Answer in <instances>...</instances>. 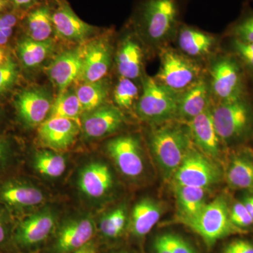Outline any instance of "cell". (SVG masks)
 <instances>
[{"label": "cell", "mask_w": 253, "mask_h": 253, "mask_svg": "<svg viewBox=\"0 0 253 253\" xmlns=\"http://www.w3.org/2000/svg\"><path fill=\"white\" fill-rule=\"evenodd\" d=\"M161 215V207L151 199H144L134 206L131 213V228L134 235L144 236L156 225Z\"/></svg>", "instance_id": "28"}, {"label": "cell", "mask_w": 253, "mask_h": 253, "mask_svg": "<svg viewBox=\"0 0 253 253\" xmlns=\"http://www.w3.org/2000/svg\"><path fill=\"white\" fill-rule=\"evenodd\" d=\"M137 86L128 78L121 77L114 90L115 102L120 107L129 109L137 98Z\"/></svg>", "instance_id": "35"}, {"label": "cell", "mask_w": 253, "mask_h": 253, "mask_svg": "<svg viewBox=\"0 0 253 253\" xmlns=\"http://www.w3.org/2000/svg\"><path fill=\"white\" fill-rule=\"evenodd\" d=\"M9 56V55L6 54L5 50L3 49V48L0 47V66L4 64V63L7 61Z\"/></svg>", "instance_id": "48"}, {"label": "cell", "mask_w": 253, "mask_h": 253, "mask_svg": "<svg viewBox=\"0 0 253 253\" xmlns=\"http://www.w3.org/2000/svg\"><path fill=\"white\" fill-rule=\"evenodd\" d=\"M230 218L233 224L246 232L253 226V219L241 200L235 201L229 205Z\"/></svg>", "instance_id": "37"}, {"label": "cell", "mask_w": 253, "mask_h": 253, "mask_svg": "<svg viewBox=\"0 0 253 253\" xmlns=\"http://www.w3.org/2000/svg\"><path fill=\"white\" fill-rule=\"evenodd\" d=\"M178 44L183 53L190 57H202L211 52L216 39L197 28L183 26L178 35Z\"/></svg>", "instance_id": "23"}, {"label": "cell", "mask_w": 253, "mask_h": 253, "mask_svg": "<svg viewBox=\"0 0 253 253\" xmlns=\"http://www.w3.org/2000/svg\"><path fill=\"white\" fill-rule=\"evenodd\" d=\"M53 49L54 43L51 40L36 41L28 37L21 39L16 46L18 59L23 67L27 69L40 66L52 52Z\"/></svg>", "instance_id": "27"}, {"label": "cell", "mask_w": 253, "mask_h": 253, "mask_svg": "<svg viewBox=\"0 0 253 253\" xmlns=\"http://www.w3.org/2000/svg\"><path fill=\"white\" fill-rule=\"evenodd\" d=\"M142 84V94L136 104L139 117L158 124L177 118L179 94L169 90L149 76H145Z\"/></svg>", "instance_id": "5"}, {"label": "cell", "mask_w": 253, "mask_h": 253, "mask_svg": "<svg viewBox=\"0 0 253 253\" xmlns=\"http://www.w3.org/2000/svg\"><path fill=\"white\" fill-rule=\"evenodd\" d=\"M7 225L2 214L0 212V244H4L7 239Z\"/></svg>", "instance_id": "45"}, {"label": "cell", "mask_w": 253, "mask_h": 253, "mask_svg": "<svg viewBox=\"0 0 253 253\" xmlns=\"http://www.w3.org/2000/svg\"><path fill=\"white\" fill-rule=\"evenodd\" d=\"M229 205L226 196H219L206 204L195 217L182 223L201 236L208 246L227 236L247 234L233 224Z\"/></svg>", "instance_id": "4"}, {"label": "cell", "mask_w": 253, "mask_h": 253, "mask_svg": "<svg viewBox=\"0 0 253 253\" xmlns=\"http://www.w3.org/2000/svg\"><path fill=\"white\" fill-rule=\"evenodd\" d=\"M76 91L83 112H89L103 104L109 95V84L102 79L94 83H84Z\"/></svg>", "instance_id": "29"}, {"label": "cell", "mask_w": 253, "mask_h": 253, "mask_svg": "<svg viewBox=\"0 0 253 253\" xmlns=\"http://www.w3.org/2000/svg\"><path fill=\"white\" fill-rule=\"evenodd\" d=\"M16 11H27L38 4L41 0H6Z\"/></svg>", "instance_id": "42"}, {"label": "cell", "mask_w": 253, "mask_h": 253, "mask_svg": "<svg viewBox=\"0 0 253 253\" xmlns=\"http://www.w3.org/2000/svg\"><path fill=\"white\" fill-rule=\"evenodd\" d=\"M210 94L207 83L199 79L191 87L179 94L177 118L189 122L209 109Z\"/></svg>", "instance_id": "21"}, {"label": "cell", "mask_w": 253, "mask_h": 253, "mask_svg": "<svg viewBox=\"0 0 253 253\" xmlns=\"http://www.w3.org/2000/svg\"><path fill=\"white\" fill-rule=\"evenodd\" d=\"M126 222V212L123 208H118L102 218L100 230L106 237L116 238L123 232Z\"/></svg>", "instance_id": "33"}, {"label": "cell", "mask_w": 253, "mask_h": 253, "mask_svg": "<svg viewBox=\"0 0 253 253\" xmlns=\"http://www.w3.org/2000/svg\"><path fill=\"white\" fill-rule=\"evenodd\" d=\"M94 224L89 218L70 221L58 234L56 249L59 253H73L90 242L94 234Z\"/></svg>", "instance_id": "20"}, {"label": "cell", "mask_w": 253, "mask_h": 253, "mask_svg": "<svg viewBox=\"0 0 253 253\" xmlns=\"http://www.w3.org/2000/svg\"><path fill=\"white\" fill-rule=\"evenodd\" d=\"M20 11L16 10L0 13V46L4 45L12 36L20 21Z\"/></svg>", "instance_id": "38"}, {"label": "cell", "mask_w": 253, "mask_h": 253, "mask_svg": "<svg viewBox=\"0 0 253 253\" xmlns=\"http://www.w3.org/2000/svg\"><path fill=\"white\" fill-rule=\"evenodd\" d=\"M51 20L58 36L74 42H83L94 31V27L81 19L67 2L59 1L51 9Z\"/></svg>", "instance_id": "13"}, {"label": "cell", "mask_w": 253, "mask_h": 253, "mask_svg": "<svg viewBox=\"0 0 253 253\" xmlns=\"http://www.w3.org/2000/svg\"><path fill=\"white\" fill-rule=\"evenodd\" d=\"M52 104L48 91L41 88H31L21 91L14 101L20 120L23 124L31 127L44 122Z\"/></svg>", "instance_id": "10"}, {"label": "cell", "mask_w": 253, "mask_h": 253, "mask_svg": "<svg viewBox=\"0 0 253 253\" xmlns=\"http://www.w3.org/2000/svg\"><path fill=\"white\" fill-rule=\"evenodd\" d=\"M34 166L37 170L43 175L57 178L66 170V163L61 155L50 151H41L35 156Z\"/></svg>", "instance_id": "31"}, {"label": "cell", "mask_w": 253, "mask_h": 253, "mask_svg": "<svg viewBox=\"0 0 253 253\" xmlns=\"http://www.w3.org/2000/svg\"><path fill=\"white\" fill-rule=\"evenodd\" d=\"M231 54L241 63L246 74L253 76V43L231 38Z\"/></svg>", "instance_id": "34"}, {"label": "cell", "mask_w": 253, "mask_h": 253, "mask_svg": "<svg viewBox=\"0 0 253 253\" xmlns=\"http://www.w3.org/2000/svg\"><path fill=\"white\" fill-rule=\"evenodd\" d=\"M154 249L156 253H172L168 244L166 234L156 238L154 243Z\"/></svg>", "instance_id": "43"}, {"label": "cell", "mask_w": 253, "mask_h": 253, "mask_svg": "<svg viewBox=\"0 0 253 253\" xmlns=\"http://www.w3.org/2000/svg\"><path fill=\"white\" fill-rule=\"evenodd\" d=\"M241 201L247 208L253 219V191H247V193L243 196Z\"/></svg>", "instance_id": "44"}, {"label": "cell", "mask_w": 253, "mask_h": 253, "mask_svg": "<svg viewBox=\"0 0 253 253\" xmlns=\"http://www.w3.org/2000/svg\"><path fill=\"white\" fill-rule=\"evenodd\" d=\"M18 76L17 63L11 56L0 66V96L7 93L16 84Z\"/></svg>", "instance_id": "36"}, {"label": "cell", "mask_w": 253, "mask_h": 253, "mask_svg": "<svg viewBox=\"0 0 253 253\" xmlns=\"http://www.w3.org/2000/svg\"><path fill=\"white\" fill-rule=\"evenodd\" d=\"M78 123L62 118H50L40 126L38 134L43 144L55 151H65L76 141L81 127Z\"/></svg>", "instance_id": "11"}, {"label": "cell", "mask_w": 253, "mask_h": 253, "mask_svg": "<svg viewBox=\"0 0 253 253\" xmlns=\"http://www.w3.org/2000/svg\"><path fill=\"white\" fill-rule=\"evenodd\" d=\"M23 23L28 38L36 41H46L54 31L51 20V8L49 5L42 4L29 9Z\"/></svg>", "instance_id": "24"}, {"label": "cell", "mask_w": 253, "mask_h": 253, "mask_svg": "<svg viewBox=\"0 0 253 253\" xmlns=\"http://www.w3.org/2000/svg\"><path fill=\"white\" fill-rule=\"evenodd\" d=\"M166 236L172 253H196L190 244L180 236L174 234H166Z\"/></svg>", "instance_id": "40"}, {"label": "cell", "mask_w": 253, "mask_h": 253, "mask_svg": "<svg viewBox=\"0 0 253 253\" xmlns=\"http://www.w3.org/2000/svg\"><path fill=\"white\" fill-rule=\"evenodd\" d=\"M222 174L211 158L191 146L172 177L176 185L208 189L219 183Z\"/></svg>", "instance_id": "8"}, {"label": "cell", "mask_w": 253, "mask_h": 253, "mask_svg": "<svg viewBox=\"0 0 253 253\" xmlns=\"http://www.w3.org/2000/svg\"><path fill=\"white\" fill-rule=\"evenodd\" d=\"M199 66L184 55L168 48L161 54V68L155 79L169 90L181 94L199 80Z\"/></svg>", "instance_id": "7"}, {"label": "cell", "mask_w": 253, "mask_h": 253, "mask_svg": "<svg viewBox=\"0 0 253 253\" xmlns=\"http://www.w3.org/2000/svg\"><path fill=\"white\" fill-rule=\"evenodd\" d=\"M73 253H96V247L91 241Z\"/></svg>", "instance_id": "46"}, {"label": "cell", "mask_w": 253, "mask_h": 253, "mask_svg": "<svg viewBox=\"0 0 253 253\" xmlns=\"http://www.w3.org/2000/svg\"><path fill=\"white\" fill-rule=\"evenodd\" d=\"M211 74V89L219 102L249 96L246 73L232 54L224 55L216 60Z\"/></svg>", "instance_id": "6"}, {"label": "cell", "mask_w": 253, "mask_h": 253, "mask_svg": "<svg viewBox=\"0 0 253 253\" xmlns=\"http://www.w3.org/2000/svg\"><path fill=\"white\" fill-rule=\"evenodd\" d=\"M231 189L250 191L253 190V150L247 146L238 148L231 155L225 172Z\"/></svg>", "instance_id": "16"}, {"label": "cell", "mask_w": 253, "mask_h": 253, "mask_svg": "<svg viewBox=\"0 0 253 253\" xmlns=\"http://www.w3.org/2000/svg\"><path fill=\"white\" fill-rule=\"evenodd\" d=\"M230 38L253 43V9L246 6L241 16L229 28Z\"/></svg>", "instance_id": "32"}, {"label": "cell", "mask_w": 253, "mask_h": 253, "mask_svg": "<svg viewBox=\"0 0 253 253\" xmlns=\"http://www.w3.org/2000/svg\"><path fill=\"white\" fill-rule=\"evenodd\" d=\"M191 139L208 157L218 158L221 141L213 123L211 110L201 113L189 122Z\"/></svg>", "instance_id": "19"}, {"label": "cell", "mask_w": 253, "mask_h": 253, "mask_svg": "<svg viewBox=\"0 0 253 253\" xmlns=\"http://www.w3.org/2000/svg\"><path fill=\"white\" fill-rule=\"evenodd\" d=\"M189 129L166 124L153 131L151 146L155 159L166 177H172L191 147Z\"/></svg>", "instance_id": "3"}, {"label": "cell", "mask_w": 253, "mask_h": 253, "mask_svg": "<svg viewBox=\"0 0 253 253\" xmlns=\"http://www.w3.org/2000/svg\"><path fill=\"white\" fill-rule=\"evenodd\" d=\"M113 185V177L107 166L92 163L84 168L79 178V187L83 194L99 199L107 194Z\"/></svg>", "instance_id": "22"}, {"label": "cell", "mask_w": 253, "mask_h": 253, "mask_svg": "<svg viewBox=\"0 0 253 253\" xmlns=\"http://www.w3.org/2000/svg\"><path fill=\"white\" fill-rule=\"evenodd\" d=\"M11 144L9 139L0 135V169L7 163L11 156Z\"/></svg>", "instance_id": "41"}, {"label": "cell", "mask_w": 253, "mask_h": 253, "mask_svg": "<svg viewBox=\"0 0 253 253\" xmlns=\"http://www.w3.org/2000/svg\"><path fill=\"white\" fill-rule=\"evenodd\" d=\"M111 47L109 42L99 39L89 43L83 52V67L80 78L84 83L101 81L109 71Z\"/></svg>", "instance_id": "12"}, {"label": "cell", "mask_w": 253, "mask_h": 253, "mask_svg": "<svg viewBox=\"0 0 253 253\" xmlns=\"http://www.w3.org/2000/svg\"><path fill=\"white\" fill-rule=\"evenodd\" d=\"M54 226L53 213L48 210L41 211L20 222L15 232V241L22 247L36 246L47 239Z\"/></svg>", "instance_id": "14"}, {"label": "cell", "mask_w": 253, "mask_h": 253, "mask_svg": "<svg viewBox=\"0 0 253 253\" xmlns=\"http://www.w3.org/2000/svg\"><path fill=\"white\" fill-rule=\"evenodd\" d=\"M142 51L140 46L131 38L126 40L116 57L118 73L121 77L136 79L141 73Z\"/></svg>", "instance_id": "26"}, {"label": "cell", "mask_w": 253, "mask_h": 253, "mask_svg": "<svg viewBox=\"0 0 253 253\" xmlns=\"http://www.w3.org/2000/svg\"><path fill=\"white\" fill-rule=\"evenodd\" d=\"M181 222L195 217L206 206L207 189L174 184Z\"/></svg>", "instance_id": "25"}, {"label": "cell", "mask_w": 253, "mask_h": 253, "mask_svg": "<svg viewBox=\"0 0 253 253\" xmlns=\"http://www.w3.org/2000/svg\"><path fill=\"white\" fill-rule=\"evenodd\" d=\"M211 113L216 131L222 142L239 144L253 138V105L249 95L220 101Z\"/></svg>", "instance_id": "1"}, {"label": "cell", "mask_w": 253, "mask_h": 253, "mask_svg": "<svg viewBox=\"0 0 253 253\" xmlns=\"http://www.w3.org/2000/svg\"><path fill=\"white\" fill-rule=\"evenodd\" d=\"M83 67V52L80 49L61 53L47 68L50 81L60 91H65L80 78Z\"/></svg>", "instance_id": "18"}, {"label": "cell", "mask_w": 253, "mask_h": 253, "mask_svg": "<svg viewBox=\"0 0 253 253\" xmlns=\"http://www.w3.org/2000/svg\"><path fill=\"white\" fill-rule=\"evenodd\" d=\"M44 201L42 191L25 181L11 179L0 186V201L16 211L36 207Z\"/></svg>", "instance_id": "17"}, {"label": "cell", "mask_w": 253, "mask_h": 253, "mask_svg": "<svg viewBox=\"0 0 253 253\" xmlns=\"http://www.w3.org/2000/svg\"><path fill=\"white\" fill-rule=\"evenodd\" d=\"M221 253H253V242L249 240H233L224 246Z\"/></svg>", "instance_id": "39"}, {"label": "cell", "mask_w": 253, "mask_h": 253, "mask_svg": "<svg viewBox=\"0 0 253 253\" xmlns=\"http://www.w3.org/2000/svg\"><path fill=\"white\" fill-rule=\"evenodd\" d=\"M180 0H144L136 14V22L150 41L160 44L172 36L179 25Z\"/></svg>", "instance_id": "2"}, {"label": "cell", "mask_w": 253, "mask_h": 253, "mask_svg": "<svg viewBox=\"0 0 253 253\" xmlns=\"http://www.w3.org/2000/svg\"><path fill=\"white\" fill-rule=\"evenodd\" d=\"M51 118H62L71 120L78 123L83 109L76 91H63L58 96L51 106Z\"/></svg>", "instance_id": "30"}, {"label": "cell", "mask_w": 253, "mask_h": 253, "mask_svg": "<svg viewBox=\"0 0 253 253\" xmlns=\"http://www.w3.org/2000/svg\"><path fill=\"white\" fill-rule=\"evenodd\" d=\"M14 10L6 0H0V13Z\"/></svg>", "instance_id": "47"}, {"label": "cell", "mask_w": 253, "mask_h": 253, "mask_svg": "<svg viewBox=\"0 0 253 253\" xmlns=\"http://www.w3.org/2000/svg\"><path fill=\"white\" fill-rule=\"evenodd\" d=\"M107 151L123 175L136 178L144 172L140 146L133 136H120L112 139L107 145Z\"/></svg>", "instance_id": "9"}, {"label": "cell", "mask_w": 253, "mask_h": 253, "mask_svg": "<svg viewBox=\"0 0 253 253\" xmlns=\"http://www.w3.org/2000/svg\"><path fill=\"white\" fill-rule=\"evenodd\" d=\"M124 120L123 113L118 108L101 106L85 113L82 119L81 126L87 137L99 138L118 130Z\"/></svg>", "instance_id": "15"}, {"label": "cell", "mask_w": 253, "mask_h": 253, "mask_svg": "<svg viewBox=\"0 0 253 253\" xmlns=\"http://www.w3.org/2000/svg\"></svg>", "instance_id": "49"}]
</instances>
